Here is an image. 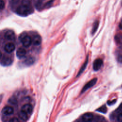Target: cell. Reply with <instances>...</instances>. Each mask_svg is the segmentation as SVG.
<instances>
[{
    "mask_svg": "<svg viewBox=\"0 0 122 122\" xmlns=\"http://www.w3.org/2000/svg\"><path fill=\"white\" fill-rule=\"evenodd\" d=\"M93 115L90 112L84 114L82 116V120L84 122H92L93 120Z\"/></svg>",
    "mask_w": 122,
    "mask_h": 122,
    "instance_id": "6",
    "label": "cell"
},
{
    "mask_svg": "<svg viewBox=\"0 0 122 122\" xmlns=\"http://www.w3.org/2000/svg\"><path fill=\"white\" fill-rule=\"evenodd\" d=\"M9 122H19V120L17 118L14 117V118L10 119L9 120Z\"/></svg>",
    "mask_w": 122,
    "mask_h": 122,
    "instance_id": "20",
    "label": "cell"
},
{
    "mask_svg": "<svg viewBox=\"0 0 122 122\" xmlns=\"http://www.w3.org/2000/svg\"><path fill=\"white\" fill-rule=\"evenodd\" d=\"M4 6H5V4H4V2L3 1V0H0V10H2L4 8Z\"/></svg>",
    "mask_w": 122,
    "mask_h": 122,
    "instance_id": "21",
    "label": "cell"
},
{
    "mask_svg": "<svg viewBox=\"0 0 122 122\" xmlns=\"http://www.w3.org/2000/svg\"><path fill=\"white\" fill-rule=\"evenodd\" d=\"M20 40L22 42V45L25 47H28L31 44L32 40L31 37L26 34L22 33L20 37Z\"/></svg>",
    "mask_w": 122,
    "mask_h": 122,
    "instance_id": "2",
    "label": "cell"
},
{
    "mask_svg": "<svg viewBox=\"0 0 122 122\" xmlns=\"http://www.w3.org/2000/svg\"><path fill=\"white\" fill-rule=\"evenodd\" d=\"M97 79L95 78H93V79H92V80H91L90 81H89L88 83H87L83 87V88H82V91H81V93H82L84 92H85L86 90H87L88 89L90 88L91 87H92L97 82Z\"/></svg>",
    "mask_w": 122,
    "mask_h": 122,
    "instance_id": "4",
    "label": "cell"
},
{
    "mask_svg": "<svg viewBox=\"0 0 122 122\" xmlns=\"http://www.w3.org/2000/svg\"><path fill=\"white\" fill-rule=\"evenodd\" d=\"M97 111L102 113H106L107 111V108L105 106H102L100 108H99V109Z\"/></svg>",
    "mask_w": 122,
    "mask_h": 122,
    "instance_id": "18",
    "label": "cell"
},
{
    "mask_svg": "<svg viewBox=\"0 0 122 122\" xmlns=\"http://www.w3.org/2000/svg\"><path fill=\"white\" fill-rule=\"evenodd\" d=\"M2 112L6 115H11L14 112V109L11 106H7L3 108L2 110Z\"/></svg>",
    "mask_w": 122,
    "mask_h": 122,
    "instance_id": "10",
    "label": "cell"
},
{
    "mask_svg": "<svg viewBox=\"0 0 122 122\" xmlns=\"http://www.w3.org/2000/svg\"><path fill=\"white\" fill-rule=\"evenodd\" d=\"M84 122L82 120H81V121H78V122Z\"/></svg>",
    "mask_w": 122,
    "mask_h": 122,
    "instance_id": "26",
    "label": "cell"
},
{
    "mask_svg": "<svg viewBox=\"0 0 122 122\" xmlns=\"http://www.w3.org/2000/svg\"><path fill=\"white\" fill-rule=\"evenodd\" d=\"M26 54V50L23 48H19L16 51V55L19 59H21L25 57Z\"/></svg>",
    "mask_w": 122,
    "mask_h": 122,
    "instance_id": "11",
    "label": "cell"
},
{
    "mask_svg": "<svg viewBox=\"0 0 122 122\" xmlns=\"http://www.w3.org/2000/svg\"><path fill=\"white\" fill-rule=\"evenodd\" d=\"M41 37L39 35H35L32 39V43L34 45L38 46L41 44Z\"/></svg>",
    "mask_w": 122,
    "mask_h": 122,
    "instance_id": "12",
    "label": "cell"
},
{
    "mask_svg": "<svg viewBox=\"0 0 122 122\" xmlns=\"http://www.w3.org/2000/svg\"><path fill=\"white\" fill-rule=\"evenodd\" d=\"M4 37L8 40L13 41L15 38V35L12 30H8L5 32Z\"/></svg>",
    "mask_w": 122,
    "mask_h": 122,
    "instance_id": "9",
    "label": "cell"
},
{
    "mask_svg": "<svg viewBox=\"0 0 122 122\" xmlns=\"http://www.w3.org/2000/svg\"><path fill=\"white\" fill-rule=\"evenodd\" d=\"M98 25H99V22L98 21H96L94 23L93 27V28H92V34H93L96 31V30L98 28Z\"/></svg>",
    "mask_w": 122,
    "mask_h": 122,
    "instance_id": "17",
    "label": "cell"
},
{
    "mask_svg": "<svg viewBox=\"0 0 122 122\" xmlns=\"http://www.w3.org/2000/svg\"><path fill=\"white\" fill-rule=\"evenodd\" d=\"M118 61L121 63H122V55H119L117 58Z\"/></svg>",
    "mask_w": 122,
    "mask_h": 122,
    "instance_id": "24",
    "label": "cell"
},
{
    "mask_svg": "<svg viewBox=\"0 0 122 122\" xmlns=\"http://www.w3.org/2000/svg\"><path fill=\"white\" fill-rule=\"evenodd\" d=\"M103 64V61L101 59H97L94 61L93 64V69L94 71L99 70L102 67Z\"/></svg>",
    "mask_w": 122,
    "mask_h": 122,
    "instance_id": "7",
    "label": "cell"
},
{
    "mask_svg": "<svg viewBox=\"0 0 122 122\" xmlns=\"http://www.w3.org/2000/svg\"><path fill=\"white\" fill-rule=\"evenodd\" d=\"M33 111V107L30 104H25L21 107V111L28 115L30 114Z\"/></svg>",
    "mask_w": 122,
    "mask_h": 122,
    "instance_id": "3",
    "label": "cell"
},
{
    "mask_svg": "<svg viewBox=\"0 0 122 122\" xmlns=\"http://www.w3.org/2000/svg\"><path fill=\"white\" fill-rule=\"evenodd\" d=\"M34 62V59L33 57H28V58H27L24 61V63L26 65L30 66L32 65Z\"/></svg>",
    "mask_w": 122,
    "mask_h": 122,
    "instance_id": "14",
    "label": "cell"
},
{
    "mask_svg": "<svg viewBox=\"0 0 122 122\" xmlns=\"http://www.w3.org/2000/svg\"><path fill=\"white\" fill-rule=\"evenodd\" d=\"M11 59L7 56H3L1 60V64L4 66H7L10 65L12 63Z\"/></svg>",
    "mask_w": 122,
    "mask_h": 122,
    "instance_id": "8",
    "label": "cell"
},
{
    "mask_svg": "<svg viewBox=\"0 0 122 122\" xmlns=\"http://www.w3.org/2000/svg\"><path fill=\"white\" fill-rule=\"evenodd\" d=\"M117 120L119 122H122V112L119 114L117 116Z\"/></svg>",
    "mask_w": 122,
    "mask_h": 122,
    "instance_id": "22",
    "label": "cell"
},
{
    "mask_svg": "<svg viewBox=\"0 0 122 122\" xmlns=\"http://www.w3.org/2000/svg\"><path fill=\"white\" fill-rule=\"evenodd\" d=\"M19 116L20 117V118L23 120L26 121L27 119V117H28V115L25 114V113L22 112L21 111H20V112L19 113Z\"/></svg>",
    "mask_w": 122,
    "mask_h": 122,
    "instance_id": "15",
    "label": "cell"
},
{
    "mask_svg": "<svg viewBox=\"0 0 122 122\" xmlns=\"http://www.w3.org/2000/svg\"><path fill=\"white\" fill-rule=\"evenodd\" d=\"M32 11L30 4L22 3L16 9V13L21 16H27L30 14Z\"/></svg>",
    "mask_w": 122,
    "mask_h": 122,
    "instance_id": "1",
    "label": "cell"
},
{
    "mask_svg": "<svg viewBox=\"0 0 122 122\" xmlns=\"http://www.w3.org/2000/svg\"><path fill=\"white\" fill-rule=\"evenodd\" d=\"M15 49V46L14 43L11 42H9L7 43L4 46V51L8 53L13 52Z\"/></svg>",
    "mask_w": 122,
    "mask_h": 122,
    "instance_id": "5",
    "label": "cell"
},
{
    "mask_svg": "<svg viewBox=\"0 0 122 122\" xmlns=\"http://www.w3.org/2000/svg\"><path fill=\"white\" fill-rule=\"evenodd\" d=\"M88 61V60H87L86 61H85V63H84V64L83 65V66L81 67V70H80V71H79V73H78V76L79 75H80V74L83 72V71L84 70V69H85V68H86V66H87Z\"/></svg>",
    "mask_w": 122,
    "mask_h": 122,
    "instance_id": "16",
    "label": "cell"
},
{
    "mask_svg": "<svg viewBox=\"0 0 122 122\" xmlns=\"http://www.w3.org/2000/svg\"><path fill=\"white\" fill-rule=\"evenodd\" d=\"M114 40L117 44H122V34H116L114 37Z\"/></svg>",
    "mask_w": 122,
    "mask_h": 122,
    "instance_id": "13",
    "label": "cell"
},
{
    "mask_svg": "<svg viewBox=\"0 0 122 122\" xmlns=\"http://www.w3.org/2000/svg\"><path fill=\"white\" fill-rule=\"evenodd\" d=\"M9 102L10 103V104H15L16 102H17V100L13 98H11L9 101Z\"/></svg>",
    "mask_w": 122,
    "mask_h": 122,
    "instance_id": "19",
    "label": "cell"
},
{
    "mask_svg": "<svg viewBox=\"0 0 122 122\" xmlns=\"http://www.w3.org/2000/svg\"><path fill=\"white\" fill-rule=\"evenodd\" d=\"M117 111L119 112H122V103H121V104L120 105L119 107H118V109H117Z\"/></svg>",
    "mask_w": 122,
    "mask_h": 122,
    "instance_id": "23",
    "label": "cell"
},
{
    "mask_svg": "<svg viewBox=\"0 0 122 122\" xmlns=\"http://www.w3.org/2000/svg\"><path fill=\"white\" fill-rule=\"evenodd\" d=\"M119 28L120 30H122V20L120 21L119 24Z\"/></svg>",
    "mask_w": 122,
    "mask_h": 122,
    "instance_id": "25",
    "label": "cell"
}]
</instances>
